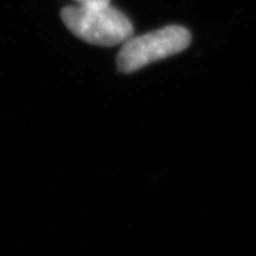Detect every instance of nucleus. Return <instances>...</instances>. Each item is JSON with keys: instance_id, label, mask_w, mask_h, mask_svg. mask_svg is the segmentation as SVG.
<instances>
[{"instance_id": "1", "label": "nucleus", "mask_w": 256, "mask_h": 256, "mask_svg": "<svg viewBox=\"0 0 256 256\" xmlns=\"http://www.w3.org/2000/svg\"><path fill=\"white\" fill-rule=\"evenodd\" d=\"M62 20L74 36L90 44L117 46L132 37L131 22L110 3L67 6L62 10Z\"/></svg>"}, {"instance_id": "2", "label": "nucleus", "mask_w": 256, "mask_h": 256, "mask_svg": "<svg viewBox=\"0 0 256 256\" xmlns=\"http://www.w3.org/2000/svg\"><path fill=\"white\" fill-rule=\"evenodd\" d=\"M191 44V33L182 26H166L142 36L131 37L117 56L121 73H134L148 64L178 54Z\"/></svg>"}, {"instance_id": "3", "label": "nucleus", "mask_w": 256, "mask_h": 256, "mask_svg": "<svg viewBox=\"0 0 256 256\" xmlns=\"http://www.w3.org/2000/svg\"><path fill=\"white\" fill-rule=\"evenodd\" d=\"M78 4H104L110 3V0H76Z\"/></svg>"}]
</instances>
